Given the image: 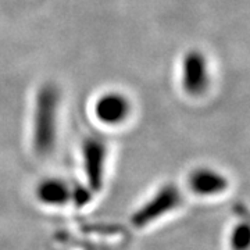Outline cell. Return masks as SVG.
<instances>
[{
	"instance_id": "cell-1",
	"label": "cell",
	"mask_w": 250,
	"mask_h": 250,
	"mask_svg": "<svg viewBox=\"0 0 250 250\" xmlns=\"http://www.w3.org/2000/svg\"><path fill=\"white\" fill-rule=\"evenodd\" d=\"M59 102L60 92L53 83H46L36 93L32 141L35 152L41 156L53 152L57 141Z\"/></svg>"
},
{
	"instance_id": "cell-2",
	"label": "cell",
	"mask_w": 250,
	"mask_h": 250,
	"mask_svg": "<svg viewBox=\"0 0 250 250\" xmlns=\"http://www.w3.org/2000/svg\"><path fill=\"white\" fill-rule=\"evenodd\" d=\"M182 203V195L177 185L167 184L161 187L153 197L143 203L134 214L131 221L136 228H145L149 224L156 223L161 217L175 210Z\"/></svg>"
},
{
	"instance_id": "cell-3",
	"label": "cell",
	"mask_w": 250,
	"mask_h": 250,
	"mask_svg": "<svg viewBox=\"0 0 250 250\" xmlns=\"http://www.w3.org/2000/svg\"><path fill=\"white\" fill-rule=\"evenodd\" d=\"M107 147L100 138L90 136L82 143V160L83 170L88 181V188L92 192H99L104 181Z\"/></svg>"
},
{
	"instance_id": "cell-4",
	"label": "cell",
	"mask_w": 250,
	"mask_h": 250,
	"mask_svg": "<svg viewBox=\"0 0 250 250\" xmlns=\"http://www.w3.org/2000/svg\"><path fill=\"white\" fill-rule=\"evenodd\" d=\"M208 85V65L205 54L199 50H190L182 60V86L187 93L197 96L203 93Z\"/></svg>"
},
{
	"instance_id": "cell-5",
	"label": "cell",
	"mask_w": 250,
	"mask_h": 250,
	"mask_svg": "<svg viewBox=\"0 0 250 250\" xmlns=\"http://www.w3.org/2000/svg\"><path fill=\"white\" fill-rule=\"evenodd\" d=\"M131 104L123 93L108 92L96 100L95 114L100 123L106 125H118L129 116Z\"/></svg>"
},
{
	"instance_id": "cell-6",
	"label": "cell",
	"mask_w": 250,
	"mask_h": 250,
	"mask_svg": "<svg viewBox=\"0 0 250 250\" xmlns=\"http://www.w3.org/2000/svg\"><path fill=\"white\" fill-rule=\"evenodd\" d=\"M188 185L197 196L208 197L223 193L229 184L221 172L208 167H199L190 172L188 178Z\"/></svg>"
},
{
	"instance_id": "cell-7",
	"label": "cell",
	"mask_w": 250,
	"mask_h": 250,
	"mask_svg": "<svg viewBox=\"0 0 250 250\" xmlns=\"http://www.w3.org/2000/svg\"><path fill=\"white\" fill-rule=\"evenodd\" d=\"M72 190L65 181L60 178H46L38 184L35 190L36 199L46 206L62 207L67 203H72Z\"/></svg>"
},
{
	"instance_id": "cell-8",
	"label": "cell",
	"mask_w": 250,
	"mask_h": 250,
	"mask_svg": "<svg viewBox=\"0 0 250 250\" xmlns=\"http://www.w3.org/2000/svg\"><path fill=\"white\" fill-rule=\"evenodd\" d=\"M250 242V228L248 223H239L235 225L231 233V246L233 250H248Z\"/></svg>"
}]
</instances>
